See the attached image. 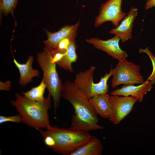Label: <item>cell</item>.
Instances as JSON below:
<instances>
[{"instance_id":"cell-25","label":"cell","mask_w":155,"mask_h":155,"mask_svg":"<svg viewBox=\"0 0 155 155\" xmlns=\"http://www.w3.org/2000/svg\"><path fill=\"white\" fill-rule=\"evenodd\" d=\"M155 7V0H147L144 9H148L153 7Z\"/></svg>"},{"instance_id":"cell-5","label":"cell","mask_w":155,"mask_h":155,"mask_svg":"<svg viewBox=\"0 0 155 155\" xmlns=\"http://www.w3.org/2000/svg\"><path fill=\"white\" fill-rule=\"evenodd\" d=\"M96 67L93 65L75 75L73 82L74 85L89 99L95 95L108 93L107 81L112 75V69L108 73L100 78V81L95 83L93 81L94 75Z\"/></svg>"},{"instance_id":"cell-8","label":"cell","mask_w":155,"mask_h":155,"mask_svg":"<svg viewBox=\"0 0 155 155\" xmlns=\"http://www.w3.org/2000/svg\"><path fill=\"white\" fill-rule=\"evenodd\" d=\"M111 112L108 118L115 125L119 123L132 109L137 99L133 96L113 95L109 96Z\"/></svg>"},{"instance_id":"cell-3","label":"cell","mask_w":155,"mask_h":155,"mask_svg":"<svg viewBox=\"0 0 155 155\" xmlns=\"http://www.w3.org/2000/svg\"><path fill=\"white\" fill-rule=\"evenodd\" d=\"M43 138L49 136L54 139V146L50 148L55 152L63 155H70L77 149L85 144L92 136L89 131H74L69 128H59L49 125L46 131L38 129Z\"/></svg>"},{"instance_id":"cell-12","label":"cell","mask_w":155,"mask_h":155,"mask_svg":"<svg viewBox=\"0 0 155 155\" xmlns=\"http://www.w3.org/2000/svg\"><path fill=\"white\" fill-rule=\"evenodd\" d=\"M152 82L147 80L144 83L137 86L133 85H125L120 89H116L110 92L111 95H116L121 96H131L135 97L139 102L143 99V97L148 91L153 88Z\"/></svg>"},{"instance_id":"cell-4","label":"cell","mask_w":155,"mask_h":155,"mask_svg":"<svg viewBox=\"0 0 155 155\" xmlns=\"http://www.w3.org/2000/svg\"><path fill=\"white\" fill-rule=\"evenodd\" d=\"M53 56L45 47L36 55V61L43 72V78L49 93L53 102L55 111L60 105L62 84L56 69V63L52 61Z\"/></svg>"},{"instance_id":"cell-1","label":"cell","mask_w":155,"mask_h":155,"mask_svg":"<svg viewBox=\"0 0 155 155\" xmlns=\"http://www.w3.org/2000/svg\"><path fill=\"white\" fill-rule=\"evenodd\" d=\"M61 96L74 109L69 128L70 129L89 131L104 128L98 125L97 114L89 99L73 82L67 80L62 84Z\"/></svg>"},{"instance_id":"cell-11","label":"cell","mask_w":155,"mask_h":155,"mask_svg":"<svg viewBox=\"0 0 155 155\" xmlns=\"http://www.w3.org/2000/svg\"><path fill=\"white\" fill-rule=\"evenodd\" d=\"M138 8L132 7L121 23L115 28L112 29L109 33L118 36L123 43L132 39V32L134 21L137 15Z\"/></svg>"},{"instance_id":"cell-24","label":"cell","mask_w":155,"mask_h":155,"mask_svg":"<svg viewBox=\"0 0 155 155\" xmlns=\"http://www.w3.org/2000/svg\"><path fill=\"white\" fill-rule=\"evenodd\" d=\"M43 138L45 144L49 148L52 147L55 144L54 140L51 137L47 136Z\"/></svg>"},{"instance_id":"cell-9","label":"cell","mask_w":155,"mask_h":155,"mask_svg":"<svg viewBox=\"0 0 155 155\" xmlns=\"http://www.w3.org/2000/svg\"><path fill=\"white\" fill-rule=\"evenodd\" d=\"M80 24V20L75 24L66 25L54 33L46 31L47 39L43 41L45 48L53 56L57 50L59 44L63 40L69 38L74 40Z\"/></svg>"},{"instance_id":"cell-6","label":"cell","mask_w":155,"mask_h":155,"mask_svg":"<svg viewBox=\"0 0 155 155\" xmlns=\"http://www.w3.org/2000/svg\"><path fill=\"white\" fill-rule=\"evenodd\" d=\"M115 67L112 69L113 88L124 85L142 84L145 81L140 73V67L125 59L119 61Z\"/></svg>"},{"instance_id":"cell-19","label":"cell","mask_w":155,"mask_h":155,"mask_svg":"<svg viewBox=\"0 0 155 155\" xmlns=\"http://www.w3.org/2000/svg\"><path fill=\"white\" fill-rule=\"evenodd\" d=\"M18 0H1V8L5 16L7 15L16 7Z\"/></svg>"},{"instance_id":"cell-18","label":"cell","mask_w":155,"mask_h":155,"mask_svg":"<svg viewBox=\"0 0 155 155\" xmlns=\"http://www.w3.org/2000/svg\"><path fill=\"white\" fill-rule=\"evenodd\" d=\"M139 51V53H146L151 61L153 65V70L151 74L148 77L147 80L151 81L153 84L155 82V56L148 47H146L144 49L140 48Z\"/></svg>"},{"instance_id":"cell-15","label":"cell","mask_w":155,"mask_h":155,"mask_svg":"<svg viewBox=\"0 0 155 155\" xmlns=\"http://www.w3.org/2000/svg\"><path fill=\"white\" fill-rule=\"evenodd\" d=\"M103 150V146L99 139L92 136L88 142L70 155H101Z\"/></svg>"},{"instance_id":"cell-2","label":"cell","mask_w":155,"mask_h":155,"mask_svg":"<svg viewBox=\"0 0 155 155\" xmlns=\"http://www.w3.org/2000/svg\"><path fill=\"white\" fill-rule=\"evenodd\" d=\"M51 97L49 93L47 97L43 101H34L17 93L15 100H11L10 103L15 107L24 124L36 129H47L50 125L48 111L52 106Z\"/></svg>"},{"instance_id":"cell-7","label":"cell","mask_w":155,"mask_h":155,"mask_svg":"<svg viewBox=\"0 0 155 155\" xmlns=\"http://www.w3.org/2000/svg\"><path fill=\"white\" fill-rule=\"evenodd\" d=\"M123 0H108L101 4L99 13L95 20L94 26H100L104 23L110 21L117 27L127 13L122 9Z\"/></svg>"},{"instance_id":"cell-17","label":"cell","mask_w":155,"mask_h":155,"mask_svg":"<svg viewBox=\"0 0 155 155\" xmlns=\"http://www.w3.org/2000/svg\"><path fill=\"white\" fill-rule=\"evenodd\" d=\"M46 86L44 79L43 77L39 85L34 87H32L29 91L22 92V94L26 98L30 100L36 101H42L44 100L45 97L44 94Z\"/></svg>"},{"instance_id":"cell-21","label":"cell","mask_w":155,"mask_h":155,"mask_svg":"<svg viewBox=\"0 0 155 155\" xmlns=\"http://www.w3.org/2000/svg\"><path fill=\"white\" fill-rule=\"evenodd\" d=\"M72 40L69 38H66L62 40L59 44L58 48L54 54L58 52L65 53L67 52L68 47Z\"/></svg>"},{"instance_id":"cell-20","label":"cell","mask_w":155,"mask_h":155,"mask_svg":"<svg viewBox=\"0 0 155 155\" xmlns=\"http://www.w3.org/2000/svg\"><path fill=\"white\" fill-rule=\"evenodd\" d=\"M11 122L16 123H20L22 122L21 116L19 113L15 115L10 116H0V124L7 122Z\"/></svg>"},{"instance_id":"cell-16","label":"cell","mask_w":155,"mask_h":155,"mask_svg":"<svg viewBox=\"0 0 155 155\" xmlns=\"http://www.w3.org/2000/svg\"><path fill=\"white\" fill-rule=\"evenodd\" d=\"M75 40L71 42L65 54L60 61L56 63L59 67L71 73L74 71L71 64L75 62L78 58L76 52L77 46Z\"/></svg>"},{"instance_id":"cell-22","label":"cell","mask_w":155,"mask_h":155,"mask_svg":"<svg viewBox=\"0 0 155 155\" xmlns=\"http://www.w3.org/2000/svg\"><path fill=\"white\" fill-rule=\"evenodd\" d=\"M11 82L9 80L5 82L0 81V90L9 91L11 88Z\"/></svg>"},{"instance_id":"cell-14","label":"cell","mask_w":155,"mask_h":155,"mask_svg":"<svg viewBox=\"0 0 155 155\" xmlns=\"http://www.w3.org/2000/svg\"><path fill=\"white\" fill-rule=\"evenodd\" d=\"M108 93L94 95L89 99L95 112L101 117L108 118L111 112V105Z\"/></svg>"},{"instance_id":"cell-23","label":"cell","mask_w":155,"mask_h":155,"mask_svg":"<svg viewBox=\"0 0 155 155\" xmlns=\"http://www.w3.org/2000/svg\"><path fill=\"white\" fill-rule=\"evenodd\" d=\"M66 52L64 53L58 52L56 53L53 56V62L56 63L59 62L65 54Z\"/></svg>"},{"instance_id":"cell-13","label":"cell","mask_w":155,"mask_h":155,"mask_svg":"<svg viewBox=\"0 0 155 155\" xmlns=\"http://www.w3.org/2000/svg\"><path fill=\"white\" fill-rule=\"evenodd\" d=\"M34 60L33 56L30 55L25 63H21L13 57V61L18 69L20 73L19 83L24 87L32 82L33 78L38 77L39 76L40 72L38 70L34 69L32 67Z\"/></svg>"},{"instance_id":"cell-10","label":"cell","mask_w":155,"mask_h":155,"mask_svg":"<svg viewBox=\"0 0 155 155\" xmlns=\"http://www.w3.org/2000/svg\"><path fill=\"white\" fill-rule=\"evenodd\" d=\"M120 40L119 37L115 36L106 40L97 38H90L86 39V41L95 49L105 52L119 61L126 59L128 56L127 52L120 46L119 42Z\"/></svg>"}]
</instances>
